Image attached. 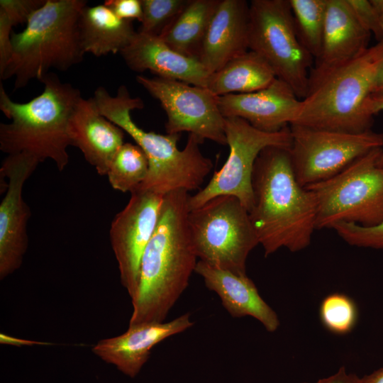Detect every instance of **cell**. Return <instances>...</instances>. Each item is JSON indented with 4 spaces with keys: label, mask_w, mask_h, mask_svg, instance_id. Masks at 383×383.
I'll return each instance as SVG.
<instances>
[{
    "label": "cell",
    "mask_w": 383,
    "mask_h": 383,
    "mask_svg": "<svg viewBox=\"0 0 383 383\" xmlns=\"http://www.w3.org/2000/svg\"><path fill=\"white\" fill-rule=\"evenodd\" d=\"M251 223L265 256L284 248H307L316 230L315 196L294 174L289 149L267 147L258 155L252 177Z\"/></svg>",
    "instance_id": "cell-1"
},
{
    "label": "cell",
    "mask_w": 383,
    "mask_h": 383,
    "mask_svg": "<svg viewBox=\"0 0 383 383\" xmlns=\"http://www.w3.org/2000/svg\"><path fill=\"white\" fill-rule=\"evenodd\" d=\"M187 191L163 198L157 226L142 257L129 325L164 322L187 289L197 257L191 240Z\"/></svg>",
    "instance_id": "cell-2"
},
{
    "label": "cell",
    "mask_w": 383,
    "mask_h": 383,
    "mask_svg": "<svg viewBox=\"0 0 383 383\" xmlns=\"http://www.w3.org/2000/svg\"><path fill=\"white\" fill-rule=\"evenodd\" d=\"M93 98L101 114L128 133L148 157V173L135 190L165 196L177 190L189 192L199 188L213 166L211 160L200 150L199 145L204 141L189 134L185 147L179 150L180 134L145 131L131 115V111L144 107L143 101L139 97H132L124 85L118 87L116 96L99 87Z\"/></svg>",
    "instance_id": "cell-3"
},
{
    "label": "cell",
    "mask_w": 383,
    "mask_h": 383,
    "mask_svg": "<svg viewBox=\"0 0 383 383\" xmlns=\"http://www.w3.org/2000/svg\"><path fill=\"white\" fill-rule=\"evenodd\" d=\"M40 82L43 91L26 103L12 101L1 82L0 109L11 122L0 123V150L8 155L27 153L40 162L50 159L62 171L69 162V118L82 96L55 73Z\"/></svg>",
    "instance_id": "cell-4"
},
{
    "label": "cell",
    "mask_w": 383,
    "mask_h": 383,
    "mask_svg": "<svg viewBox=\"0 0 383 383\" xmlns=\"http://www.w3.org/2000/svg\"><path fill=\"white\" fill-rule=\"evenodd\" d=\"M383 65V39L354 58L309 80L291 125L348 133L371 130L366 101Z\"/></svg>",
    "instance_id": "cell-5"
},
{
    "label": "cell",
    "mask_w": 383,
    "mask_h": 383,
    "mask_svg": "<svg viewBox=\"0 0 383 383\" xmlns=\"http://www.w3.org/2000/svg\"><path fill=\"white\" fill-rule=\"evenodd\" d=\"M85 0H45L19 33H11L12 53L0 79H14V89L41 79L51 70L65 72L80 63L79 19Z\"/></svg>",
    "instance_id": "cell-6"
},
{
    "label": "cell",
    "mask_w": 383,
    "mask_h": 383,
    "mask_svg": "<svg viewBox=\"0 0 383 383\" xmlns=\"http://www.w3.org/2000/svg\"><path fill=\"white\" fill-rule=\"evenodd\" d=\"M383 148L360 157L336 175L306 188L316 199V230L340 223L373 226L383 221Z\"/></svg>",
    "instance_id": "cell-7"
},
{
    "label": "cell",
    "mask_w": 383,
    "mask_h": 383,
    "mask_svg": "<svg viewBox=\"0 0 383 383\" xmlns=\"http://www.w3.org/2000/svg\"><path fill=\"white\" fill-rule=\"evenodd\" d=\"M187 224L199 260L246 274L247 258L259 241L249 212L238 198L220 195L189 210Z\"/></svg>",
    "instance_id": "cell-8"
},
{
    "label": "cell",
    "mask_w": 383,
    "mask_h": 383,
    "mask_svg": "<svg viewBox=\"0 0 383 383\" xmlns=\"http://www.w3.org/2000/svg\"><path fill=\"white\" fill-rule=\"evenodd\" d=\"M248 48L272 68L300 99L308 91L313 57L301 45L289 0L249 3Z\"/></svg>",
    "instance_id": "cell-9"
},
{
    "label": "cell",
    "mask_w": 383,
    "mask_h": 383,
    "mask_svg": "<svg viewBox=\"0 0 383 383\" xmlns=\"http://www.w3.org/2000/svg\"><path fill=\"white\" fill-rule=\"evenodd\" d=\"M225 133L229 155L223 167L209 182L188 200L189 210L196 209L220 195L238 198L249 211L253 203L252 177L255 161L267 147L290 149L289 126L277 132L257 129L238 117L225 118Z\"/></svg>",
    "instance_id": "cell-10"
},
{
    "label": "cell",
    "mask_w": 383,
    "mask_h": 383,
    "mask_svg": "<svg viewBox=\"0 0 383 383\" xmlns=\"http://www.w3.org/2000/svg\"><path fill=\"white\" fill-rule=\"evenodd\" d=\"M289 128L292 168L304 187L326 180L368 152L383 148V133L372 130L348 133L299 125Z\"/></svg>",
    "instance_id": "cell-11"
},
{
    "label": "cell",
    "mask_w": 383,
    "mask_h": 383,
    "mask_svg": "<svg viewBox=\"0 0 383 383\" xmlns=\"http://www.w3.org/2000/svg\"><path fill=\"white\" fill-rule=\"evenodd\" d=\"M137 82L158 100L167 115V134L186 131L204 141L227 145L225 118L218 96L208 89L175 79L136 76Z\"/></svg>",
    "instance_id": "cell-12"
},
{
    "label": "cell",
    "mask_w": 383,
    "mask_h": 383,
    "mask_svg": "<svg viewBox=\"0 0 383 383\" xmlns=\"http://www.w3.org/2000/svg\"><path fill=\"white\" fill-rule=\"evenodd\" d=\"M131 194L111 223L109 238L121 283L133 299L139 287L141 260L157 226L165 196L140 190Z\"/></svg>",
    "instance_id": "cell-13"
},
{
    "label": "cell",
    "mask_w": 383,
    "mask_h": 383,
    "mask_svg": "<svg viewBox=\"0 0 383 383\" xmlns=\"http://www.w3.org/2000/svg\"><path fill=\"white\" fill-rule=\"evenodd\" d=\"M40 163L27 153L9 155L0 169L1 180L8 179L0 204V279L21 265L28 248L27 224L30 211L23 199V187Z\"/></svg>",
    "instance_id": "cell-14"
},
{
    "label": "cell",
    "mask_w": 383,
    "mask_h": 383,
    "mask_svg": "<svg viewBox=\"0 0 383 383\" xmlns=\"http://www.w3.org/2000/svg\"><path fill=\"white\" fill-rule=\"evenodd\" d=\"M218 103L224 118H240L260 131L277 132L293 123L301 99L286 82L277 78L259 91L218 96Z\"/></svg>",
    "instance_id": "cell-15"
},
{
    "label": "cell",
    "mask_w": 383,
    "mask_h": 383,
    "mask_svg": "<svg viewBox=\"0 0 383 383\" xmlns=\"http://www.w3.org/2000/svg\"><path fill=\"white\" fill-rule=\"evenodd\" d=\"M189 313L169 322L129 325L123 334L99 340L92 352L122 372L134 377L147 362L152 349L160 342L194 325Z\"/></svg>",
    "instance_id": "cell-16"
},
{
    "label": "cell",
    "mask_w": 383,
    "mask_h": 383,
    "mask_svg": "<svg viewBox=\"0 0 383 383\" xmlns=\"http://www.w3.org/2000/svg\"><path fill=\"white\" fill-rule=\"evenodd\" d=\"M124 133L101 114L93 97L78 100L67 125L70 145L78 148L100 175L107 174L114 155L124 144Z\"/></svg>",
    "instance_id": "cell-17"
},
{
    "label": "cell",
    "mask_w": 383,
    "mask_h": 383,
    "mask_svg": "<svg viewBox=\"0 0 383 383\" xmlns=\"http://www.w3.org/2000/svg\"><path fill=\"white\" fill-rule=\"evenodd\" d=\"M249 3L221 0L206 33L198 60L211 74L249 50Z\"/></svg>",
    "instance_id": "cell-18"
},
{
    "label": "cell",
    "mask_w": 383,
    "mask_h": 383,
    "mask_svg": "<svg viewBox=\"0 0 383 383\" xmlns=\"http://www.w3.org/2000/svg\"><path fill=\"white\" fill-rule=\"evenodd\" d=\"M120 54L133 71L149 70L159 77L207 87L210 74L200 62L174 51L159 36L137 31L131 43Z\"/></svg>",
    "instance_id": "cell-19"
},
{
    "label": "cell",
    "mask_w": 383,
    "mask_h": 383,
    "mask_svg": "<svg viewBox=\"0 0 383 383\" xmlns=\"http://www.w3.org/2000/svg\"><path fill=\"white\" fill-rule=\"evenodd\" d=\"M371 33L358 22L347 0H327L321 51L309 80L350 60L369 47Z\"/></svg>",
    "instance_id": "cell-20"
},
{
    "label": "cell",
    "mask_w": 383,
    "mask_h": 383,
    "mask_svg": "<svg viewBox=\"0 0 383 383\" xmlns=\"http://www.w3.org/2000/svg\"><path fill=\"white\" fill-rule=\"evenodd\" d=\"M194 272L203 278L206 287L219 296L223 306L232 317L255 318L269 332L278 328L279 320L277 313L261 297L247 274H237L200 260Z\"/></svg>",
    "instance_id": "cell-21"
},
{
    "label": "cell",
    "mask_w": 383,
    "mask_h": 383,
    "mask_svg": "<svg viewBox=\"0 0 383 383\" xmlns=\"http://www.w3.org/2000/svg\"><path fill=\"white\" fill-rule=\"evenodd\" d=\"M79 30L84 52L96 57L121 53L137 33L131 21L119 18L104 4L82 9Z\"/></svg>",
    "instance_id": "cell-22"
},
{
    "label": "cell",
    "mask_w": 383,
    "mask_h": 383,
    "mask_svg": "<svg viewBox=\"0 0 383 383\" xmlns=\"http://www.w3.org/2000/svg\"><path fill=\"white\" fill-rule=\"evenodd\" d=\"M276 79L270 65L261 56L248 50L210 74L206 89L217 96L246 94L265 89Z\"/></svg>",
    "instance_id": "cell-23"
},
{
    "label": "cell",
    "mask_w": 383,
    "mask_h": 383,
    "mask_svg": "<svg viewBox=\"0 0 383 383\" xmlns=\"http://www.w3.org/2000/svg\"><path fill=\"white\" fill-rule=\"evenodd\" d=\"M221 0H189L160 38L172 50L198 60L211 18Z\"/></svg>",
    "instance_id": "cell-24"
},
{
    "label": "cell",
    "mask_w": 383,
    "mask_h": 383,
    "mask_svg": "<svg viewBox=\"0 0 383 383\" xmlns=\"http://www.w3.org/2000/svg\"><path fill=\"white\" fill-rule=\"evenodd\" d=\"M297 36L315 60L321 51L327 0H289Z\"/></svg>",
    "instance_id": "cell-25"
},
{
    "label": "cell",
    "mask_w": 383,
    "mask_h": 383,
    "mask_svg": "<svg viewBox=\"0 0 383 383\" xmlns=\"http://www.w3.org/2000/svg\"><path fill=\"white\" fill-rule=\"evenodd\" d=\"M148 170L143 150L137 144L126 143L114 155L106 175L114 189L132 193L143 182Z\"/></svg>",
    "instance_id": "cell-26"
},
{
    "label": "cell",
    "mask_w": 383,
    "mask_h": 383,
    "mask_svg": "<svg viewBox=\"0 0 383 383\" xmlns=\"http://www.w3.org/2000/svg\"><path fill=\"white\" fill-rule=\"evenodd\" d=\"M319 316L327 330L334 334L345 335L355 326L358 311L355 301L348 296L333 293L321 301Z\"/></svg>",
    "instance_id": "cell-27"
},
{
    "label": "cell",
    "mask_w": 383,
    "mask_h": 383,
    "mask_svg": "<svg viewBox=\"0 0 383 383\" xmlns=\"http://www.w3.org/2000/svg\"><path fill=\"white\" fill-rule=\"evenodd\" d=\"M189 0H141L143 17L138 30L160 36L182 12Z\"/></svg>",
    "instance_id": "cell-28"
},
{
    "label": "cell",
    "mask_w": 383,
    "mask_h": 383,
    "mask_svg": "<svg viewBox=\"0 0 383 383\" xmlns=\"http://www.w3.org/2000/svg\"><path fill=\"white\" fill-rule=\"evenodd\" d=\"M333 229L350 245L383 250V221L373 226L340 223Z\"/></svg>",
    "instance_id": "cell-29"
},
{
    "label": "cell",
    "mask_w": 383,
    "mask_h": 383,
    "mask_svg": "<svg viewBox=\"0 0 383 383\" xmlns=\"http://www.w3.org/2000/svg\"><path fill=\"white\" fill-rule=\"evenodd\" d=\"M360 25L377 41L383 39V30L379 15L371 0H347Z\"/></svg>",
    "instance_id": "cell-30"
},
{
    "label": "cell",
    "mask_w": 383,
    "mask_h": 383,
    "mask_svg": "<svg viewBox=\"0 0 383 383\" xmlns=\"http://www.w3.org/2000/svg\"><path fill=\"white\" fill-rule=\"evenodd\" d=\"M45 0H1L0 12L6 16L13 26L26 23L31 15Z\"/></svg>",
    "instance_id": "cell-31"
},
{
    "label": "cell",
    "mask_w": 383,
    "mask_h": 383,
    "mask_svg": "<svg viewBox=\"0 0 383 383\" xmlns=\"http://www.w3.org/2000/svg\"><path fill=\"white\" fill-rule=\"evenodd\" d=\"M104 4L109 7L119 18L140 22L143 17L141 0H106Z\"/></svg>",
    "instance_id": "cell-32"
},
{
    "label": "cell",
    "mask_w": 383,
    "mask_h": 383,
    "mask_svg": "<svg viewBox=\"0 0 383 383\" xmlns=\"http://www.w3.org/2000/svg\"><path fill=\"white\" fill-rule=\"evenodd\" d=\"M13 26L6 16L0 12V75L3 74L11 57Z\"/></svg>",
    "instance_id": "cell-33"
},
{
    "label": "cell",
    "mask_w": 383,
    "mask_h": 383,
    "mask_svg": "<svg viewBox=\"0 0 383 383\" xmlns=\"http://www.w3.org/2000/svg\"><path fill=\"white\" fill-rule=\"evenodd\" d=\"M360 379L355 374L347 373L345 368L341 367L335 374L321 379L316 383H360Z\"/></svg>",
    "instance_id": "cell-34"
},
{
    "label": "cell",
    "mask_w": 383,
    "mask_h": 383,
    "mask_svg": "<svg viewBox=\"0 0 383 383\" xmlns=\"http://www.w3.org/2000/svg\"><path fill=\"white\" fill-rule=\"evenodd\" d=\"M365 107L367 113L373 117L383 111V93L372 92L366 101Z\"/></svg>",
    "instance_id": "cell-35"
},
{
    "label": "cell",
    "mask_w": 383,
    "mask_h": 383,
    "mask_svg": "<svg viewBox=\"0 0 383 383\" xmlns=\"http://www.w3.org/2000/svg\"><path fill=\"white\" fill-rule=\"evenodd\" d=\"M0 341L2 344H9L16 346L21 345H32L34 344H43V343L30 341L29 340L19 339L14 337L7 335L4 333H1L0 335Z\"/></svg>",
    "instance_id": "cell-36"
},
{
    "label": "cell",
    "mask_w": 383,
    "mask_h": 383,
    "mask_svg": "<svg viewBox=\"0 0 383 383\" xmlns=\"http://www.w3.org/2000/svg\"><path fill=\"white\" fill-rule=\"evenodd\" d=\"M360 383H383V367L360 378Z\"/></svg>",
    "instance_id": "cell-37"
},
{
    "label": "cell",
    "mask_w": 383,
    "mask_h": 383,
    "mask_svg": "<svg viewBox=\"0 0 383 383\" xmlns=\"http://www.w3.org/2000/svg\"><path fill=\"white\" fill-rule=\"evenodd\" d=\"M373 92L383 93V65L377 74Z\"/></svg>",
    "instance_id": "cell-38"
},
{
    "label": "cell",
    "mask_w": 383,
    "mask_h": 383,
    "mask_svg": "<svg viewBox=\"0 0 383 383\" xmlns=\"http://www.w3.org/2000/svg\"><path fill=\"white\" fill-rule=\"evenodd\" d=\"M371 1L379 15L383 30V0H371Z\"/></svg>",
    "instance_id": "cell-39"
},
{
    "label": "cell",
    "mask_w": 383,
    "mask_h": 383,
    "mask_svg": "<svg viewBox=\"0 0 383 383\" xmlns=\"http://www.w3.org/2000/svg\"><path fill=\"white\" fill-rule=\"evenodd\" d=\"M381 164H382V166L383 167V153H382V156L381 159Z\"/></svg>",
    "instance_id": "cell-40"
},
{
    "label": "cell",
    "mask_w": 383,
    "mask_h": 383,
    "mask_svg": "<svg viewBox=\"0 0 383 383\" xmlns=\"http://www.w3.org/2000/svg\"><path fill=\"white\" fill-rule=\"evenodd\" d=\"M304 383H307V382H304Z\"/></svg>",
    "instance_id": "cell-41"
}]
</instances>
